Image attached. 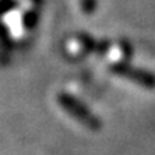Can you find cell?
I'll return each mask as SVG.
<instances>
[{
    "mask_svg": "<svg viewBox=\"0 0 155 155\" xmlns=\"http://www.w3.org/2000/svg\"><path fill=\"white\" fill-rule=\"evenodd\" d=\"M58 104L61 105L63 111L68 112L73 118H76L78 121L83 125H86L89 129H94V131L101 129V127H102L101 119L78 98L66 94V92H61L58 95Z\"/></svg>",
    "mask_w": 155,
    "mask_h": 155,
    "instance_id": "6da1fadb",
    "label": "cell"
},
{
    "mask_svg": "<svg viewBox=\"0 0 155 155\" xmlns=\"http://www.w3.org/2000/svg\"><path fill=\"white\" fill-rule=\"evenodd\" d=\"M111 71L116 76L132 81L147 89H155V73L152 72H148L141 68L131 66L127 62H115L111 66Z\"/></svg>",
    "mask_w": 155,
    "mask_h": 155,
    "instance_id": "7a4b0ae2",
    "label": "cell"
},
{
    "mask_svg": "<svg viewBox=\"0 0 155 155\" xmlns=\"http://www.w3.org/2000/svg\"><path fill=\"white\" fill-rule=\"evenodd\" d=\"M39 22V15L36 10H28L25 15H23L22 23L26 30H32V29L36 28V25Z\"/></svg>",
    "mask_w": 155,
    "mask_h": 155,
    "instance_id": "3957f363",
    "label": "cell"
},
{
    "mask_svg": "<svg viewBox=\"0 0 155 155\" xmlns=\"http://www.w3.org/2000/svg\"><path fill=\"white\" fill-rule=\"evenodd\" d=\"M16 7V0H0V19Z\"/></svg>",
    "mask_w": 155,
    "mask_h": 155,
    "instance_id": "277c9868",
    "label": "cell"
},
{
    "mask_svg": "<svg viewBox=\"0 0 155 155\" xmlns=\"http://www.w3.org/2000/svg\"><path fill=\"white\" fill-rule=\"evenodd\" d=\"M0 42L5 46H10V36H9V29L0 19Z\"/></svg>",
    "mask_w": 155,
    "mask_h": 155,
    "instance_id": "5b68a950",
    "label": "cell"
},
{
    "mask_svg": "<svg viewBox=\"0 0 155 155\" xmlns=\"http://www.w3.org/2000/svg\"><path fill=\"white\" fill-rule=\"evenodd\" d=\"M96 9V0H82V10L85 13H92Z\"/></svg>",
    "mask_w": 155,
    "mask_h": 155,
    "instance_id": "8992f818",
    "label": "cell"
},
{
    "mask_svg": "<svg viewBox=\"0 0 155 155\" xmlns=\"http://www.w3.org/2000/svg\"><path fill=\"white\" fill-rule=\"evenodd\" d=\"M32 2H35L36 5H39V3H42V0H32Z\"/></svg>",
    "mask_w": 155,
    "mask_h": 155,
    "instance_id": "52a82bcc",
    "label": "cell"
}]
</instances>
